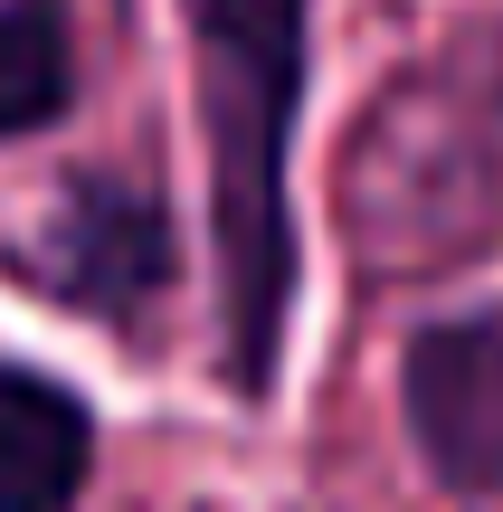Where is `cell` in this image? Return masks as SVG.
Here are the masks:
<instances>
[{
    "instance_id": "5b68a950",
    "label": "cell",
    "mask_w": 503,
    "mask_h": 512,
    "mask_svg": "<svg viewBox=\"0 0 503 512\" xmlns=\"http://www.w3.org/2000/svg\"><path fill=\"white\" fill-rule=\"evenodd\" d=\"M105 475V418L48 361L0 351V512H86Z\"/></svg>"
},
{
    "instance_id": "277c9868",
    "label": "cell",
    "mask_w": 503,
    "mask_h": 512,
    "mask_svg": "<svg viewBox=\"0 0 503 512\" xmlns=\"http://www.w3.org/2000/svg\"><path fill=\"white\" fill-rule=\"evenodd\" d=\"M399 446L437 503L503 512V294L437 304L399 332Z\"/></svg>"
},
{
    "instance_id": "8992f818",
    "label": "cell",
    "mask_w": 503,
    "mask_h": 512,
    "mask_svg": "<svg viewBox=\"0 0 503 512\" xmlns=\"http://www.w3.org/2000/svg\"><path fill=\"white\" fill-rule=\"evenodd\" d=\"M86 105V19L76 0H0V152L48 143Z\"/></svg>"
},
{
    "instance_id": "3957f363",
    "label": "cell",
    "mask_w": 503,
    "mask_h": 512,
    "mask_svg": "<svg viewBox=\"0 0 503 512\" xmlns=\"http://www.w3.org/2000/svg\"><path fill=\"white\" fill-rule=\"evenodd\" d=\"M0 275L29 304H48L57 323L105 332L114 351H143L190 275L181 209L133 162H67L48 200L29 209V228L0 247Z\"/></svg>"
},
{
    "instance_id": "6da1fadb",
    "label": "cell",
    "mask_w": 503,
    "mask_h": 512,
    "mask_svg": "<svg viewBox=\"0 0 503 512\" xmlns=\"http://www.w3.org/2000/svg\"><path fill=\"white\" fill-rule=\"evenodd\" d=\"M190 48V124L209 181V370L257 418L285 399L304 313L295 133L314 95L323 0H171Z\"/></svg>"
},
{
    "instance_id": "7a4b0ae2",
    "label": "cell",
    "mask_w": 503,
    "mask_h": 512,
    "mask_svg": "<svg viewBox=\"0 0 503 512\" xmlns=\"http://www.w3.org/2000/svg\"><path fill=\"white\" fill-rule=\"evenodd\" d=\"M333 228L361 294L503 266V10H456L361 95L333 152Z\"/></svg>"
}]
</instances>
